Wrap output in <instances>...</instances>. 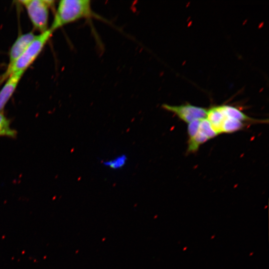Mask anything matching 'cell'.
Returning <instances> with one entry per match:
<instances>
[{"label": "cell", "instance_id": "7c38bea8", "mask_svg": "<svg viewBox=\"0 0 269 269\" xmlns=\"http://www.w3.org/2000/svg\"><path fill=\"white\" fill-rule=\"evenodd\" d=\"M127 160V156L123 154L109 160L104 161L102 164L111 169L117 170L123 167L126 164Z\"/></svg>", "mask_w": 269, "mask_h": 269}, {"label": "cell", "instance_id": "7a4b0ae2", "mask_svg": "<svg viewBox=\"0 0 269 269\" xmlns=\"http://www.w3.org/2000/svg\"><path fill=\"white\" fill-rule=\"evenodd\" d=\"M53 31L50 28L40 33L28 45L22 54L11 65L8 66L0 79L2 82L12 73L17 71H25L40 54L45 45L52 36Z\"/></svg>", "mask_w": 269, "mask_h": 269}, {"label": "cell", "instance_id": "3957f363", "mask_svg": "<svg viewBox=\"0 0 269 269\" xmlns=\"http://www.w3.org/2000/svg\"><path fill=\"white\" fill-rule=\"evenodd\" d=\"M25 7L29 19L35 29L42 33L48 28L49 8L53 0H24L19 1Z\"/></svg>", "mask_w": 269, "mask_h": 269}, {"label": "cell", "instance_id": "8fae6325", "mask_svg": "<svg viewBox=\"0 0 269 269\" xmlns=\"http://www.w3.org/2000/svg\"><path fill=\"white\" fill-rule=\"evenodd\" d=\"M224 114L227 117L243 122L252 120L251 119L237 108L229 105L220 106Z\"/></svg>", "mask_w": 269, "mask_h": 269}, {"label": "cell", "instance_id": "30bf717a", "mask_svg": "<svg viewBox=\"0 0 269 269\" xmlns=\"http://www.w3.org/2000/svg\"><path fill=\"white\" fill-rule=\"evenodd\" d=\"M244 126V125L243 122L228 117L225 115L221 127V133L235 132L242 129Z\"/></svg>", "mask_w": 269, "mask_h": 269}, {"label": "cell", "instance_id": "52a82bcc", "mask_svg": "<svg viewBox=\"0 0 269 269\" xmlns=\"http://www.w3.org/2000/svg\"><path fill=\"white\" fill-rule=\"evenodd\" d=\"M224 117L225 114L220 106L207 110L206 119L217 134H221V127Z\"/></svg>", "mask_w": 269, "mask_h": 269}, {"label": "cell", "instance_id": "ba28073f", "mask_svg": "<svg viewBox=\"0 0 269 269\" xmlns=\"http://www.w3.org/2000/svg\"><path fill=\"white\" fill-rule=\"evenodd\" d=\"M210 139L207 134L198 128L196 134L192 137L189 138L187 151L188 152L196 151L201 144Z\"/></svg>", "mask_w": 269, "mask_h": 269}, {"label": "cell", "instance_id": "8992f818", "mask_svg": "<svg viewBox=\"0 0 269 269\" xmlns=\"http://www.w3.org/2000/svg\"><path fill=\"white\" fill-rule=\"evenodd\" d=\"M36 35L32 32L21 34L15 39L9 52L8 66L11 65L22 54Z\"/></svg>", "mask_w": 269, "mask_h": 269}, {"label": "cell", "instance_id": "4fadbf2b", "mask_svg": "<svg viewBox=\"0 0 269 269\" xmlns=\"http://www.w3.org/2000/svg\"><path fill=\"white\" fill-rule=\"evenodd\" d=\"M200 120H196L188 124L187 132L189 138L194 136L198 131Z\"/></svg>", "mask_w": 269, "mask_h": 269}, {"label": "cell", "instance_id": "6da1fadb", "mask_svg": "<svg viewBox=\"0 0 269 269\" xmlns=\"http://www.w3.org/2000/svg\"><path fill=\"white\" fill-rule=\"evenodd\" d=\"M100 16L92 10L89 0H61L59 1L50 29H56L82 18Z\"/></svg>", "mask_w": 269, "mask_h": 269}, {"label": "cell", "instance_id": "277c9868", "mask_svg": "<svg viewBox=\"0 0 269 269\" xmlns=\"http://www.w3.org/2000/svg\"><path fill=\"white\" fill-rule=\"evenodd\" d=\"M163 109L175 114L180 120L187 123L206 118L207 110L190 104L172 106L166 104L162 105Z\"/></svg>", "mask_w": 269, "mask_h": 269}, {"label": "cell", "instance_id": "9c48e42d", "mask_svg": "<svg viewBox=\"0 0 269 269\" xmlns=\"http://www.w3.org/2000/svg\"><path fill=\"white\" fill-rule=\"evenodd\" d=\"M10 120L4 115L3 112H0V136L16 138L17 131L10 127Z\"/></svg>", "mask_w": 269, "mask_h": 269}, {"label": "cell", "instance_id": "5b68a950", "mask_svg": "<svg viewBox=\"0 0 269 269\" xmlns=\"http://www.w3.org/2000/svg\"><path fill=\"white\" fill-rule=\"evenodd\" d=\"M24 71H17L10 74L0 90V112L3 110L10 99L22 78Z\"/></svg>", "mask_w": 269, "mask_h": 269}]
</instances>
